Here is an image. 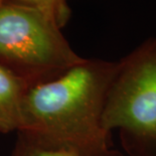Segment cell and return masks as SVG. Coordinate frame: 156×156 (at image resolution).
Here are the masks:
<instances>
[{
	"mask_svg": "<svg viewBox=\"0 0 156 156\" xmlns=\"http://www.w3.org/2000/svg\"><path fill=\"white\" fill-rule=\"evenodd\" d=\"M11 156H80L74 151L55 148L37 143L25 136L19 134Z\"/></svg>",
	"mask_w": 156,
	"mask_h": 156,
	"instance_id": "obj_5",
	"label": "cell"
},
{
	"mask_svg": "<svg viewBox=\"0 0 156 156\" xmlns=\"http://www.w3.org/2000/svg\"><path fill=\"white\" fill-rule=\"evenodd\" d=\"M25 1L30 2L34 5L32 7L39 9V10L45 13L46 15H48L49 17H51L55 21V10H54V7L55 5V0H25Z\"/></svg>",
	"mask_w": 156,
	"mask_h": 156,
	"instance_id": "obj_6",
	"label": "cell"
},
{
	"mask_svg": "<svg viewBox=\"0 0 156 156\" xmlns=\"http://www.w3.org/2000/svg\"><path fill=\"white\" fill-rule=\"evenodd\" d=\"M102 125L106 132L122 128L156 135V42L134 55L111 83Z\"/></svg>",
	"mask_w": 156,
	"mask_h": 156,
	"instance_id": "obj_3",
	"label": "cell"
},
{
	"mask_svg": "<svg viewBox=\"0 0 156 156\" xmlns=\"http://www.w3.org/2000/svg\"><path fill=\"white\" fill-rule=\"evenodd\" d=\"M81 62L45 13L32 6L0 5V65L28 86L58 78Z\"/></svg>",
	"mask_w": 156,
	"mask_h": 156,
	"instance_id": "obj_2",
	"label": "cell"
},
{
	"mask_svg": "<svg viewBox=\"0 0 156 156\" xmlns=\"http://www.w3.org/2000/svg\"><path fill=\"white\" fill-rule=\"evenodd\" d=\"M26 83L0 65V133L19 130Z\"/></svg>",
	"mask_w": 156,
	"mask_h": 156,
	"instance_id": "obj_4",
	"label": "cell"
},
{
	"mask_svg": "<svg viewBox=\"0 0 156 156\" xmlns=\"http://www.w3.org/2000/svg\"><path fill=\"white\" fill-rule=\"evenodd\" d=\"M0 2H1V0H0Z\"/></svg>",
	"mask_w": 156,
	"mask_h": 156,
	"instance_id": "obj_7",
	"label": "cell"
},
{
	"mask_svg": "<svg viewBox=\"0 0 156 156\" xmlns=\"http://www.w3.org/2000/svg\"><path fill=\"white\" fill-rule=\"evenodd\" d=\"M115 74L83 61L58 78L29 87L18 133L80 156L105 151L102 115Z\"/></svg>",
	"mask_w": 156,
	"mask_h": 156,
	"instance_id": "obj_1",
	"label": "cell"
}]
</instances>
